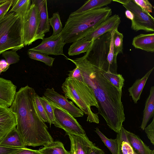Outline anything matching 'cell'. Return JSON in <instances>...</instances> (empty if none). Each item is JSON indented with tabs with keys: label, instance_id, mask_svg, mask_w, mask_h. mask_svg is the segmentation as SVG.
<instances>
[{
	"label": "cell",
	"instance_id": "9c48e42d",
	"mask_svg": "<svg viewBox=\"0 0 154 154\" xmlns=\"http://www.w3.org/2000/svg\"><path fill=\"white\" fill-rule=\"evenodd\" d=\"M40 23L39 12L38 7L32 4L23 18L22 34L24 46L31 45L36 41Z\"/></svg>",
	"mask_w": 154,
	"mask_h": 154
},
{
	"label": "cell",
	"instance_id": "1f68e13d",
	"mask_svg": "<svg viewBox=\"0 0 154 154\" xmlns=\"http://www.w3.org/2000/svg\"><path fill=\"white\" fill-rule=\"evenodd\" d=\"M44 109L47 116L48 123L51 127V124H53L54 116L53 108L49 100L45 96L40 97Z\"/></svg>",
	"mask_w": 154,
	"mask_h": 154
},
{
	"label": "cell",
	"instance_id": "30bf717a",
	"mask_svg": "<svg viewBox=\"0 0 154 154\" xmlns=\"http://www.w3.org/2000/svg\"><path fill=\"white\" fill-rule=\"evenodd\" d=\"M41 43L37 46L29 50L45 55H63L66 58L63 52V48L66 43L61 35V33L56 35L44 38Z\"/></svg>",
	"mask_w": 154,
	"mask_h": 154
},
{
	"label": "cell",
	"instance_id": "2e32d148",
	"mask_svg": "<svg viewBox=\"0 0 154 154\" xmlns=\"http://www.w3.org/2000/svg\"><path fill=\"white\" fill-rule=\"evenodd\" d=\"M16 89L11 80L0 77V106H11L16 95Z\"/></svg>",
	"mask_w": 154,
	"mask_h": 154
},
{
	"label": "cell",
	"instance_id": "d6986e66",
	"mask_svg": "<svg viewBox=\"0 0 154 154\" xmlns=\"http://www.w3.org/2000/svg\"><path fill=\"white\" fill-rule=\"evenodd\" d=\"M153 67L142 78L137 79L132 85L128 88L129 96H131L134 103L140 100L141 93L149 77L153 71Z\"/></svg>",
	"mask_w": 154,
	"mask_h": 154
},
{
	"label": "cell",
	"instance_id": "277c9868",
	"mask_svg": "<svg viewBox=\"0 0 154 154\" xmlns=\"http://www.w3.org/2000/svg\"><path fill=\"white\" fill-rule=\"evenodd\" d=\"M65 97L71 100L82 112L87 116V121L98 124L97 113L93 112L91 107L99 108L98 102L91 88L84 82L68 77L61 86Z\"/></svg>",
	"mask_w": 154,
	"mask_h": 154
},
{
	"label": "cell",
	"instance_id": "bcb514c9",
	"mask_svg": "<svg viewBox=\"0 0 154 154\" xmlns=\"http://www.w3.org/2000/svg\"><path fill=\"white\" fill-rule=\"evenodd\" d=\"M2 72V71L0 70V75H1V74Z\"/></svg>",
	"mask_w": 154,
	"mask_h": 154
},
{
	"label": "cell",
	"instance_id": "ee69618b",
	"mask_svg": "<svg viewBox=\"0 0 154 154\" xmlns=\"http://www.w3.org/2000/svg\"><path fill=\"white\" fill-rule=\"evenodd\" d=\"M7 0H0V4L6 2Z\"/></svg>",
	"mask_w": 154,
	"mask_h": 154
},
{
	"label": "cell",
	"instance_id": "ffe728a7",
	"mask_svg": "<svg viewBox=\"0 0 154 154\" xmlns=\"http://www.w3.org/2000/svg\"><path fill=\"white\" fill-rule=\"evenodd\" d=\"M154 86L150 89L149 95L147 98L143 111L142 122L140 127L143 130L151 118L154 116Z\"/></svg>",
	"mask_w": 154,
	"mask_h": 154
},
{
	"label": "cell",
	"instance_id": "7c38bea8",
	"mask_svg": "<svg viewBox=\"0 0 154 154\" xmlns=\"http://www.w3.org/2000/svg\"><path fill=\"white\" fill-rule=\"evenodd\" d=\"M16 126L15 113L10 108L0 106V142Z\"/></svg>",
	"mask_w": 154,
	"mask_h": 154
},
{
	"label": "cell",
	"instance_id": "f546056e",
	"mask_svg": "<svg viewBox=\"0 0 154 154\" xmlns=\"http://www.w3.org/2000/svg\"><path fill=\"white\" fill-rule=\"evenodd\" d=\"M27 54L31 59L42 62L49 66H52L55 58L40 53L28 50Z\"/></svg>",
	"mask_w": 154,
	"mask_h": 154
},
{
	"label": "cell",
	"instance_id": "6da1fadb",
	"mask_svg": "<svg viewBox=\"0 0 154 154\" xmlns=\"http://www.w3.org/2000/svg\"><path fill=\"white\" fill-rule=\"evenodd\" d=\"M66 59L79 69L83 82L92 90L98 103L97 114L102 116L109 128L118 133L125 119L121 100L122 92L103 75L104 71L108 70V67L94 66L84 56L75 59Z\"/></svg>",
	"mask_w": 154,
	"mask_h": 154
},
{
	"label": "cell",
	"instance_id": "f6af8a7d",
	"mask_svg": "<svg viewBox=\"0 0 154 154\" xmlns=\"http://www.w3.org/2000/svg\"><path fill=\"white\" fill-rule=\"evenodd\" d=\"M151 154H154V150H152V152Z\"/></svg>",
	"mask_w": 154,
	"mask_h": 154
},
{
	"label": "cell",
	"instance_id": "5b68a950",
	"mask_svg": "<svg viewBox=\"0 0 154 154\" xmlns=\"http://www.w3.org/2000/svg\"><path fill=\"white\" fill-rule=\"evenodd\" d=\"M23 20L20 15L9 11L0 19V54L6 51H17L24 47Z\"/></svg>",
	"mask_w": 154,
	"mask_h": 154
},
{
	"label": "cell",
	"instance_id": "836d02e7",
	"mask_svg": "<svg viewBox=\"0 0 154 154\" xmlns=\"http://www.w3.org/2000/svg\"><path fill=\"white\" fill-rule=\"evenodd\" d=\"M35 103L38 114L44 122H48V119L41 100L40 97L36 94L35 98Z\"/></svg>",
	"mask_w": 154,
	"mask_h": 154
},
{
	"label": "cell",
	"instance_id": "ba28073f",
	"mask_svg": "<svg viewBox=\"0 0 154 154\" xmlns=\"http://www.w3.org/2000/svg\"><path fill=\"white\" fill-rule=\"evenodd\" d=\"M50 101L53 108L54 116L53 124L55 126L62 129L66 134H86L82 127L74 117L58 105Z\"/></svg>",
	"mask_w": 154,
	"mask_h": 154
},
{
	"label": "cell",
	"instance_id": "8992f818",
	"mask_svg": "<svg viewBox=\"0 0 154 154\" xmlns=\"http://www.w3.org/2000/svg\"><path fill=\"white\" fill-rule=\"evenodd\" d=\"M112 30L93 40L84 55L91 64L98 66H108L107 57Z\"/></svg>",
	"mask_w": 154,
	"mask_h": 154
},
{
	"label": "cell",
	"instance_id": "4dcf8cb0",
	"mask_svg": "<svg viewBox=\"0 0 154 154\" xmlns=\"http://www.w3.org/2000/svg\"><path fill=\"white\" fill-rule=\"evenodd\" d=\"M50 26L53 29L52 35H56L60 33L63 30L62 25L58 12L54 13L49 19Z\"/></svg>",
	"mask_w": 154,
	"mask_h": 154
},
{
	"label": "cell",
	"instance_id": "484cf974",
	"mask_svg": "<svg viewBox=\"0 0 154 154\" xmlns=\"http://www.w3.org/2000/svg\"><path fill=\"white\" fill-rule=\"evenodd\" d=\"M31 2L30 0H14L12 8L9 12H14L21 16L23 18L30 7Z\"/></svg>",
	"mask_w": 154,
	"mask_h": 154
},
{
	"label": "cell",
	"instance_id": "f35d334b",
	"mask_svg": "<svg viewBox=\"0 0 154 154\" xmlns=\"http://www.w3.org/2000/svg\"><path fill=\"white\" fill-rule=\"evenodd\" d=\"M22 148H15L0 146V154H12L21 149Z\"/></svg>",
	"mask_w": 154,
	"mask_h": 154
},
{
	"label": "cell",
	"instance_id": "ab89813d",
	"mask_svg": "<svg viewBox=\"0 0 154 154\" xmlns=\"http://www.w3.org/2000/svg\"><path fill=\"white\" fill-rule=\"evenodd\" d=\"M12 154H41L38 151L27 148H22L20 150Z\"/></svg>",
	"mask_w": 154,
	"mask_h": 154
},
{
	"label": "cell",
	"instance_id": "b9f144b4",
	"mask_svg": "<svg viewBox=\"0 0 154 154\" xmlns=\"http://www.w3.org/2000/svg\"><path fill=\"white\" fill-rule=\"evenodd\" d=\"M89 154H105L104 152L95 145L92 148Z\"/></svg>",
	"mask_w": 154,
	"mask_h": 154
},
{
	"label": "cell",
	"instance_id": "d6a6232c",
	"mask_svg": "<svg viewBox=\"0 0 154 154\" xmlns=\"http://www.w3.org/2000/svg\"><path fill=\"white\" fill-rule=\"evenodd\" d=\"M2 54L9 65L18 62L20 60L19 56L15 51L7 50Z\"/></svg>",
	"mask_w": 154,
	"mask_h": 154
},
{
	"label": "cell",
	"instance_id": "60d3db41",
	"mask_svg": "<svg viewBox=\"0 0 154 154\" xmlns=\"http://www.w3.org/2000/svg\"><path fill=\"white\" fill-rule=\"evenodd\" d=\"M10 65L4 59L0 60V70L2 72H5L9 67Z\"/></svg>",
	"mask_w": 154,
	"mask_h": 154
},
{
	"label": "cell",
	"instance_id": "7bdbcfd3",
	"mask_svg": "<svg viewBox=\"0 0 154 154\" xmlns=\"http://www.w3.org/2000/svg\"><path fill=\"white\" fill-rule=\"evenodd\" d=\"M126 17L128 19L131 20L133 19V15L132 13L130 11L126 10L125 12Z\"/></svg>",
	"mask_w": 154,
	"mask_h": 154
},
{
	"label": "cell",
	"instance_id": "603a6c76",
	"mask_svg": "<svg viewBox=\"0 0 154 154\" xmlns=\"http://www.w3.org/2000/svg\"><path fill=\"white\" fill-rule=\"evenodd\" d=\"M92 41H89L82 38L73 42L68 50L69 56H73L86 52L90 46Z\"/></svg>",
	"mask_w": 154,
	"mask_h": 154
},
{
	"label": "cell",
	"instance_id": "44dd1931",
	"mask_svg": "<svg viewBox=\"0 0 154 154\" xmlns=\"http://www.w3.org/2000/svg\"><path fill=\"white\" fill-rule=\"evenodd\" d=\"M0 146L15 148L26 147L16 128L9 132L0 142Z\"/></svg>",
	"mask_w": 154,
	"mask_h": 154
},
{
	"label": "cell",
	"instance_id": "f1b7e54d",
	"mask_svg": "<svg viewBox=\"0 0 154 154\" xmlns=\"http://www.w3.org/2000/svg\"><path fill=\"white\" fill-rule=\"evenodd\" d=\"M116 28L113 30V38L115 51V56L117 58V55L122 53L123 47V34L119 32Z\"/></svg>",
	"mask_w": 154,
	"mask_h": 154
},
{
	"label": "cell",
	"instance_id": "7a4b0ae2",
	"mask_svg": "<svg viewBox=\"0 0 154 154\" xmlns=\"http://www.w3.org/2000/svg\"><path fill=\"white\" fill-rule=\"evenodd\" d=\"M36 94L34 89L28 85L21 87L10 107L15 113L16 129L25 146H44L54 141L36 109Z\"/></svg>",
	"mask_w": 154,
	"mask_h": 154
},
{
	"label": "cell",
	"instance_id": "8fae6325",
	"mask_svg": "<svg viewBox=\"0 0 154 154\" xmlns=\"http://www.w3.org/2000/svg\"><path fill=\"white\" fill-rule=\"evenodd\" d=\"M44 96L66 111L74 117H83L84 113L67 98L56 91L53 88H47Z\"/></svg>",
	"mask_w": 154,
	"mask_h": 154
},
{
	"label": "cell",
	"instance_id": "3957f363",
	"mask_svg": "<svg viewBox=\"0 0 154 154\" xmlns=\"http://www.w3.org/2000/svg\"><path fill=\"white\" fill-rule=\"evenodd\" d=\"M108 7L76 14H71L61 35L66 43H73L84 38L101 23L111 16Z\"/></svg>",
	"mask_w": 154,
	"mask_h": 154
},
{
	"label": "cell",
	"instance_id": "7402d4cb",
	"mask_svg": "<svg viewBox=\"0 0 154 154\" xmlns=\"http://www.w3.org/2000/svg\"><path fill=\"white\" fill-rule=\"evenodd\" d=\"M118 148L117 154H136L128 140L125 129L122 126L117 134Z\"/></svg>",
	"mask_w": 154,
	"mask_h": 154
},
{
	"label": "cell",
	"instance_id": "5bb4252c",
	"mask_svg": "<svg viewBox=\"0 0 154 154\" xmlns=\"http://www.w3.org/2000/svg\"><path fill=\"white\" fill-rule=\"evenodd\" d=\"M120 19V17L117 14L110 16L83 38L88 41H91L105 33L118 28L121 23Z\"/></svg>",
	"mask_w": 154,
	"mask_h": 154
},
{
	"label": "cell",
	"instance_id": "83f0119b",
	"mask_svg": "<svg viewBox=\"0 0 154 154\" xmlns=\"http://www.w3.org/2000/svg\"><path fill=\"white\" fill-rule=\"evenodd\" d=\"M94 131L98 135L112 154H117L118 148L117 139L116 138L113 139L107 138L100 131L98 128H96Z\"/></svg>",
	"mask_w": 154,
	"mask_h": 154
},
{
	"label": "cell",
	"instance_id": "4fadbf2b",
	"mask_svg": "<svg viewBox=\"0 0 154 154\" xmlns=\"http://www.w3.org/2000/svg\"><path fill=\"white\" fill-rule=\"evenodd\" d=\"M66 134L70 141V154H89L94 145L86 134Z\"/></svg>",
	"mask_w": 154,
	"mask_h": 154
},
{
	"label": "cell",
	"instance_id": "74e56055",
	"mask_svg": "<svg viewBox=\"0 0 154 154\" xmlns=\"http://www.w3.org/2000/svg\"><path fill=\"white\" fill-rule=\"evenodd\" d=\"M68 76V77L73 78L79 81L83 82L81 72L77 66L73 70L69 71Z\"/></svg>",
	"mask_w": 154,
	"mask_h": 154
},
{
	"label": "cell",
	"instance_id": "ac0fdd59",
	"mask_svg": "<svg viewBox=\"0 0 154 154\" xmlns=\"http://www.w3.org/2000/svg\"><path fill=\"white\" fill-rule=\"evenodd\" d=\"M128 140L136 154H151L152 150L137 135L125 129Z\"/></svg>",
	"mask_w": 154,
	"mask_h": 154
},
{
	"label": "cell",
	"instance_id": "e0dca14e",
	"mask_svg": "<svg viewBox=\"0 0 154 154\" xmlns=\"http://www.w3.org/2000/svg\"><path fill=\"white\" fill-rule=\"evenodd\" d=\"M132 45L136 48L148 52L154 51V33L141 34L134 37Z\"/></svg>",
	"mask_w": 154,
	"mask_h": 154
},
{
	"label": "cell",
	"instance_id": "8d00e7d4",
	"mask_svg": "<svg viewBox=\"0 0 154 154\" xmlns=\"http://www.w3.org/2000/svg\"><path fill=\"white\" fill-rule=\"evenodd\" d=\"M14 1L7 0L6 2L0 4V19L8 13L10 8L12 6Z\"/></svg>",
	"mask_w": 154,
	"mask_h": 154
},
{
	"label": "cell",
	"instance_id": "9a60e30c",
	"mask_svg": "<svg viewBox=\"0 0 154 154\" xmlns=\"http://www.w3.org/2000/svg\"><path fill=\"white\" fill-rule=\"evenodd\" d=\"M32 4L38 7L39 12L40 23L37 35L36 40H42L45 34L50 31L49 25L46 0H32Z\"/></svg>",
	"mask_w": 154,
	"mask_h": 154
},
{
	"label": "cell",
	"instance_id": "d590c367",
	"mask_svg": "<svg viewBox=\"0 0 154 154\" xmlns=\"http://www.w3.org/2000/svg\"><path fill=\"white\" fill-rule=\"evenodd\" d=\"M148 139L152 145H154V117H153L151 123L144 129Z\"/></svg>",
	"mask_w": 154,
	"mask_h": 154
},
{
	"label": "cell",
	"instance_id": "d4e9b609",
	"mask_svg": "<svg viewBox=\"0 0 154 154\" xmlns=\"http://www.w3.org/2000/svg\"><path fill=\"white\" fill-rule=\"evenodd\" d=\"M112 0H89L79 9L71 14H76L104 7L110 4Z\"/></svg>",
	"mask_w": 154,
	"mask_h": 154
},
{
	"label": "cell",
	"instance_id": "52a82bcc",
	"mask_svg": "<svg viewBox=\"0 0 154 154\" xmlns=\"http://www.w3.org/2000/svg\"><path fill=\"white\" fill-rule=\"evenodd\" d=\"M121 4L126 10L130 11L133 17L131 20V29L136 31L143 30L146 32L154 31V18L144 12L132 0H112Z\"/></svg>",
	"mask_w": 154,
	"mask_h": 154
},
{
	"label": "cell",
	"instance_id": "cb8c5ba5",
	"mask_svg": "<svg viewBox=\"0 0 154 154\" xmlns=\"http://www.w3.org/2000/svg\"><path fill=\"white\" fill-rule=\"evenodd\" d=\"M38 151L41 154H70L65 149L63 143L58 141L51 142Z\"/></svg>",
	"mask_w": 154,
	"mask_h": 154
},
{
	"label": "cell",
	"instance_id": "e575fe53",
	"mask_svg": "<svg viewBox=\"0 0 154 154\" xmlns=\"http://www.w3.org/2000/svg\"><path fill=\"white\" fill-rule=\"evenodd\" d=\"M142 10L146 13L150 14L152 12L153 7L147 0H132Z\"/></svg>",
	"mask_w": 154,
	"mask_h": 154
},
{
	"label": "cell",
	"instance_id": "4316f807",
	"mask_svg": "<svg viewBox=\"0 0 154 154\" xmlns=\"http://www.w3.org/2000/svg\"><path fill=\"white\" fill-rule=\"evenodd\" d=\"M107 70L104 71L103 73L104 77L110 82L118 90L122 92L125 79L121 74L112 73Z\"/></svg>",
	"mask_w": 154,
	"mask_h": 154
}]
</instances>
